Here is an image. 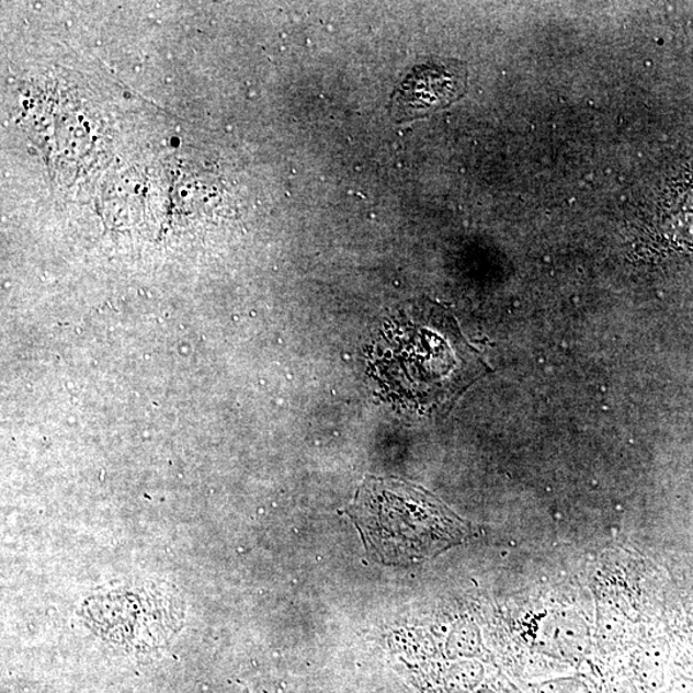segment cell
I'll return each mask as SVG.
<instances>
[{
  "label": "cell",
  "mask_w": 693,
  "mask_h": 693,
  "mask_svg": "<svg viewBox=\"0 0 693 693\" xmlns=\"http://www.w3.org/2000/svg\"><path fill=\"white\" fill-rule=\"evenodd\" d=\"M346 514L366 553L387 565L433 559L470 533L468 524L431 493L398 479L365 480Z\"/></svg>",
  "instance_id": "2"
},
{
  "label": "cell",
  "mask_w": 693,
  "mask_h": 693,
  "mask_svg": "<svg viewBox=\"0 0 693 693\" xmlns=\"http://www.w3.org/2000/svg\"><path fill=\"white\" fill-rule=\"evenodd\" d=\"M464 87L465 79L458 69L441 65L420 66L398 88L391 111L398 122L425 116L457 100Z\"/></svg>",
  "instance_id": "3"
},
{
  "label": "cell",
  "mask_w": 693,
  "mask_h": 693,
  "mask_svg": "<svg viewBox=\"0 0 693 693\" xmlns=\"http://www.w3.org/2000/svg\"><path fill=\"white\" fill-rule=\"evenodd\" d=\"M368 365L387 397L421 412L446 408L489 372L454 316L429 300L383 323Z\"/></svg>",
  "instance_id": "1"
}]
</instances>
